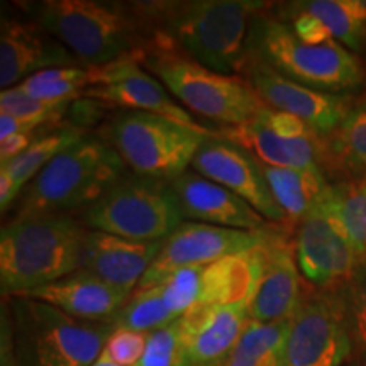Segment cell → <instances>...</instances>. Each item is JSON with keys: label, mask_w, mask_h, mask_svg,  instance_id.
Listing matches in <instances>:
<instances>
[{"label": "cell", "mask_w": 366, "mask_h": 366, "mask_svg": "<svg viewBox=\"0 0 366 366\" xmlns=\"http://www.w3.org/2000/svg\"><path fill=\"white\" fill-rule=\"evenodd\" d=\"M73 102H46L27 95L19 86L2 90L0 94V114L38 121L41 124L56 126L70 111Z\"/></svg>", "instance_id": "32"}, {"label": "cell", "mask_w": 366, "mask_h": 366, "mask_svg": "<svg viewBox=\"0 0 366 366\" xmlns=\"http://www.w3.org/2000/svg\"><path fill=\"white\" fill-rule=\"evenodd\" d=\"M210 129H192L148 112L122 111L104 129V139L137 177L172 183L189 172Z\"/></svg>", "instance_id": "8"}, {"label": "cell", "mask_w": 366, "mask_h": 366, "mask_svg": "<svg viewBox=\"0 0 366 366\" xmlns=\"http://www.w3.org/2000/svg\"><path fill=\"white\" fill-rule=\"evenodd\" d=\"M351 6L358 12V16L366 22V0H351Z\"/></svg>", "instance_id": "42"}, {"label": "cell", "mask_w": 366, "mask_h": 366, "mask_svg": "<svg viewBox=\"0 0 366 366\" xmlns=\"http://www.w3.org/2000/svg\"><path fill=\"white\" fill-rule=\"evenodd\" d=\"M183 217L219 227L262 231L267 219L234 192L197 172H185L170 183Z\"/></svg>", "instance_id": "19"}, {"label": "cell", "mask_w": 366, "mask_h": 366, "mask_svg": "<svg viewBox=\"0 0 366 366\" xmlns=\"http://www.w3.org/2000/svg\"><path fill=\"white\" fill-rule=\"evenodd\" d=\"M85 136L84 129L79 126H66L61 129H53L48 134L38 137L33 146L22 153L19 158L12 159L6 164H0L2 168L11 173L14 180L19 183V187L24 190V187L29 183L49 162H53L58 154L70 148Z\"/></svg>", "instance_id": "29"}, {"label": "cell", "mask_w": 366, "mask_h": 366, "mask_svg": "<svg viewBox=\"0 0 366 366\" xmlns=\"http://www.w3.org/2000/svg\"><path fill=\"white\" fill-rule=\"evenodd\" d=\"M177 319V315L167 305L162 288L153 287L132 292L124 307L114 317L112 324L116 327L149 334L168 326Z\"/></svg>", "instance_id": "31"}, {"label": "cell", "mask_w": 366, "mask_h": 366, "mask_svg": "<svg viewBox=\"0 0 366 366\" xmlns=\"http://www.w3.org/2000/svg\"><path fill=\"white\" fill-rule=\"evenodd\" d=\"M137 366H187L180 317L168 326L149 332L144 355Z\"/></svg>", "instance_id": "33"}, {"label": "cell", "mask_w": 366, "mask_h": 366, "mask_svg": "<svg viewBox=\"0 0 366 366\" xmlns=\"http://www.w3.org/2000/svg\"><path fill=\"white\" fill-rule=\"evenodd\" d=\"M192 170L234 192L273 224L288 222L287 214L269 190L262 162L242 146L217 136V132L209 136L197 151Z\"/></svg>", "instance_id": "14"}, {"label": "cell", "mask_w": 366, "mask_h": 366, "mask_svg": "<svg viewBox=\"0 0 366 366\" xmlns=\"http://www.w3.org/2000/svg\"><path fill=\"white\" fill-rule=\"evenodd\" d=\"M294 241L300 273L320 290L345 287L363 259L324 202L299 222Z\"/></svg>", "instance_id": "12"}, {"label": "cell", "mask_w": 366, "mask_h": 366, "mask_svg": "<svg viewBox=\"0 0 366 366\" xmlns=\"http://www.w3.org/2000/svg\"><path fill=\"white\" fill-rule=\"evenodd\" d=\"M92 85V68H49L22 81L17 86L31 97L46 102H75Z\"/></svg>", "instance_id": "30"}, {"label": "cell", "mask_w": 366, "mask_h": 366, "mask_svg": "<svg viewBox=\"0 0 366 366\" xmlns=\"http://www.w3.org/2000/svg\"><path fill=\"white\" fill-rule=\"evenodd\" d=\"M340 294L345 302L355 350L366 356V256L346 285L340 288Z\"/></svg>", "instance_id": "34"}, {"label": "cell", "mask_w": 366, "mask_h": 366, "mask_svg": "<svg viewBox=\"0 0 366 366\" xmlns=\"http://www.w3.org/2000/svg\"><path fill=\"white\" fill-rule=\"evenodd\" d=\"M89 229L71 214L12 219L0 232V287L7 297L61 280L81 268Z\"/></svg>", "instance_id": "4"}, {"label": "cell", "mask_w": 366, "mask_h": 366, "mask_svg": "<svg viewBox=\"0 0 366 366\" xmlns=\"http://www.w3.org/2000/svg\"><path fill=\"white\" fill-rule=\"evenodd\" d=\"M353 350L340 290L305 295L288 322L283 366H342Z\"/></svg>", "instance_id": "10"}, {"label": "cell", "mask_w": 366, "mask_h": 366, "mask_svg": "<svg viewBox=\"0 0 366 366\" xmlns=\"http://www.w3.org/2000/svg\"><path fill=\"white\" fill-rule=\"evenodd\" d=\"M154 29L153 43L172 48L209 70L234 75L248 59L251 21L267 4L254 0L134 2Z\"/></svg>", "instance_id": "1"}, {"label": "cell", "mask_w": 366, "mask_h": 366, "mask_svg": "<svg viewBox=\"0 0 366 366\" xmlns=\"http://www.w3.org/2000/svg\"><path fill=\"white\" fill-rule=\"evenodd\" d=\"M81 66L79 58L38 22L2 17L0 27V86L12 89L49 68Z\"/></svg>", "instance_id": "17"}, {"label": "cell", "mask_w": 366, "mask_h": 366, "mask_svg": "<svg viewBox=\"0 0 366 366\" xmlns=\"http://www.w3.org/2000/svg\"><path fill=\"white\" fill-rule=\"evenodd\" d=\"M288 322H251L231 353L216 366H283Z\"/></svg>", "instance_id": "26"}, {"label": "cell", "mask_w": 366, "mask_h": 366, "mask_svg": "<svg viewBox=\"0 0 366 366\" xmlns=\"http://www.w3.org/2000/svg\"><path fill=\"white\" fill-rule=\"evenodd\" d=\"M282 11L310 14L326 24L337 43L356 53L366 49V22L351 6V0H305L287 4Z\"/></svg>", "instance_id": "27"}, {"label": "cell", "mask_w": 366, "mask_h": 366, "mask_svg": "<svg viewBox=\"0 0 366 366\" xmlns=\"http://www.w3.org/2000/svg\"><path fill=\"white\" fill-rule=\"evenodd\" d=\"M162 246L163 241H132L89 229L81 249V269L131 295Z\"/></svg>", "instance_id": "20"}, {"label": "cell", "mask_w": 366, "mask_h": 366, "mask_svg": "<svg viewBox=\"0 0 366 366\" xmlns=\"http://www.w3.org/2000/svg\"><path fill=\"white\" fill-rule=\"evenodd\" d=\"M326 143L327 168L366 180V102L353 105Z\"/></svg>", "instance_id": "25"}, {"label": "cell", "mask_w": 366, "mask_h": 366, "mask_svg": "<svg viewBox=\"0 0 366 366\" xmlns=\"http://www.w3.org/2000/svg\"><path fill=\"white\" fill-rule=\"evenodd\" d=\"M187 366H216L251 322L249 305L197 304L180 317Z\"/></svg>", "instance_id": "18"}, {"label": "cell", "mask_w": 366, "mask_h": 366, "mask_svg": "<svg viewBox=\"0 0 366 366\" xmlns=\"http://www.w3.org/2000/svg\"><path fill=\"white\" fill-rule=\"evenodd\" d=\"M263 164L269 190L287 214L288 222L299 224L326 197L331 183L320 168H282Z\"/></svg>", "instance_id": "24"}, {"label": "cell", "mask_w": 366, "mask_h": 366, "mask_svg": "<svg viewBox=\"0 0 366 366\" xmlns=\"http://www.w3.org/2000/svg\"><path fill=\"white\" fill-rule=\"evenodd\" d=\"M217 136L248 149L259 162L282 168H320L327 172L326 137H285L259 117L239 126H224Z\"/></svg>", "instance_id": "21"}, {"label": "cell", "mask_w": 366, "mask_h": 366, "mask_svg": "<svg viewBox=\"0 0 366 366\" xmlns=\"http://www.w3.org/2000/svg\"><path fill=\"white\" fill-rule=\"evenodd\" d=\"M262 277L259 246L227 256L205 267L202 297L199 304L249 305Z\"/></svg>", "instance_id": "23"}, {"label": "cell", "mask_w": 366, "mask_h": 366, "mask_svg": "<svg viewBox=\"0 0 366 366\" xmlns=\"http://www.w3.org/2000/svg\"><path fill=\"white\" fill-rule=\"evenodd\" d=\"M148 336V332L116 327V331L111 334L107 345L104 347L102 356L116 365L137 366L144 355Z\"/></svg>", "instance_id": "36"}, {"label": "cell", "mask_w": 366, "mask_h": 366, "mask_svg": "<svg viewBox=\"0 0 366 366\" xmlns=\"http://www.w3.org/2000/svg\"><path fill=\"white\" fill-rule=\"evenodd\" d=\"M36 132H21V134H12L0 139V164H6L12 159L19 158L22 153H26L33 146L34 141L38 139Z\"/></svg>", "instance_id": "39"}, {"label": "cell", "mask_w": 366, "mask_h": 366, "mask_svg": "<svg viewBox=\"0 0 366 366\" xmlns=\"http://www.w3.org/2000/svg\"><path fill=\"white\" fill-rule=\"evenodd\" d=\"M267 229L242 231L202 222H183L163 241L157 259L137 283L136 290L162 285L180 268L205 267L227 256L258 248L264 241Z\"/></svg>", "instance_id": "11"}, {"label": "cell", "mask_w": 366, "mask_h": 366, "mask_svg": "<svg viewBox=\"0 0 366 366\" xmlns=\"http://www.w3.org/2000/svg\"><path fill=\"white\" fill-rule=\"evenodd\" d=\"M112 322L71 317L46 302L9 297L2 314V366H92Z\"/></svg>", "instance_id": "2"}, {"label": "cell", "mask_w": 366, "mask_h": 366, "mask_svg": "<svg viewBox=\"0 0 366 366\" xmlns=\"http://www.w3.org/2000/svg\"><path fill=\"white\" fill-rule=\"evenodd\" d=\"M92 366H121V365H116V363H112V361H109L107 358H104L102 355H100V358L95 361L94 365Z\"/></svg>", "instance_id": "43"}, {"label": "cell", "mask_w": 366, "mask_h": 366, "mask_svg": "<svg viewBox=\"0 0 366 366\" xmlns=\"http://www.w3.org/2000/svg\"><path fill=\"white\" fill-rule=\"evenodd\" d=\"M258 117L267 124L269 129H273L277 134L285 137H312L319 136L317 132L305 124L299 117L292 116V114L274 111V109L264 107Z\"/></svg>", "instance_id": "38"}, {"label": "cell", "mask_w": 366, "mask_h": 366, "mask_svg": "<svg viewBox=\"0 0 366 366\" xmlns=\"http://www.w3.org/2000/svg\"><path fill=\"white\" fill-rule=\"evenodd\" d=\"M248 58L310 89L345 95L358 90L365 70L358 56L336 39L312 46L297 38L288 22L258 12L251 21Z\"/></svg>", "instance_id": "6"}, {"label": "cell", "mask_w": 366, "mask_h": 366, "mask_svg": "<svg viewBox=\"0 0 366 366\" xmlns=\"http://www.w3.org/2000/svg\"><path fill=\"white\" fill-rule=\"evenodd\" d=\"M21 192L22 189L19 183L14 180L6 168L0 167V209H2V214H6L16 200H19Z\"/></svg>", "instance_id": "41"}, {"label": "cell", "mask_w": 366, "mask_h": 366, "mask_svg": "<svg viewBox=\"0 0 366 366\" xmlns=\"http://www.w3.org/2000/svg\"><path fill=\"white\" fill-rule=\"evenodd\" d=\"M126 168L107 141L85 134L27 183L14 219L84 212L127 175Z\"/></svg>", "instance_id": "5"}, {"label": "cell", "mask_w": 366, "mask_h": 366, "mask_svg": "<svg viewBox=\"0 0 366 366\" xmlns=\"http://www.w3.org/2000/svg\"><path fill=\"white\" fill-rule=\"evenodd\" d=\"M326 205L332 217L340 222L342 231L353 242L361 258L366 256V180H347L331 183Z\"/></svg>", "instance_id": "28"}, {"label": "cell", "mask_w": 366, "mask_h": 366, "mask_svg": "<svg viewBox=\"0 0 366 366\" xmlns=\"http://www.w3.org/2000/svg\"><path fill=\"white\" fill-rule=\"evenodd\" d=\"M183 214L170 183L126 175L81 212L90 231L132 241H164L182 226Z\"/></svg>", "instance_id": "9"}, {"label": "cell", "mask_w": 366, "mask_h": 366, "mask_svg": "<svg viewBox=\"0 0 366 366\" xmlns=\"http://www.w3.org/2000/svg\"><path fill=\"white\" fill-rule=\"evenodd\" d=\"M19 297L46 302L71 317L81 320L112 322L131 295L80 268L79 272L68 274L61 280Z\"/></svg>", "instance_id": "22"}, {"label": "cell", "mask_w": 366, "mask_h": 366, "mask_svg": "<svg viewBox=\"0 0 366 366\" xmlns=\"http://www.w3.org/2000/svg\"><path fill=\"white\" fill-rule=\"evenodd\" d=\"M84 97L111 104L124 111L148 112L175 121L192 129H207L180 107L162 81L139 66L136 58H126L102 68H92V85Z\"/></svg>", "instance_id": "15"}, {"label": "cell", "mask_w": 366, "mask_h": 366, "mask_svg": "<svg viewBox=\"0 0 366 366\" xmlns=\"http://www.w3.org/2000/svg\"><path fill=\"white\" fill-rule=\"evenodd\" d=\"M280 21H290L292 31H294L297 38L302 43L319 46L327 43V41L334 39L331 31L327 29L324 22H320L317 17L310 16V14L304 12H283L282 17H278Z\"/></svg>", "instance_id": "37"}, {"label": "cell", "mask_w": 366, "mask_h": 366, "mask_svg": "<svg viewBox=\"0 0 366 366\" xmlns=\"http://www.w3.org/2000/svg\"><path fill=\"white\" fill-rule=\"evenodd\" d=\"M139 63L192 112L222 126L246 124L267 107L242 76L209 70L172 48L153 43Z\"/></svg>", "instance_id": "7"}, {"label": "cell", "mask_w": 366, "mask_h": 366, "mask_svg": "<svg viewBox=\"0 0 366 366\" xmlns=\"http://www.w3.org/2000/svg\"><path fill=\"white\" fill-rule=\"evenodd\" d=\"M38 121H29V119H21L9 116V114H0V139L12 134H21V132H36L43 127Z\"/></svg>", "instance_id": "40"}, {"label": "cell", "mask_w": 366, "mask_h": 366, "mask_svg": "<svg viewBox=\"0 0 366 366\" xmlns=\"http://www.w3.org/2000/svg\"><path fill=\"white\" fill-rule=\"evenodd\" d=\"M33 21L79 58L85 68H102L126 58L141 61L151 48L148 27L134 4L100 0H43L24 7Z\"/></svg>", "instance_id": "3"}, {"label": "cell", "mask_w": 366, "mask_h": 366, "mask_svg": "<svg viewBox=\"0 0 366 366\" xmlns=\"http://www.w3.org/2000/svg\"><path fill=\"white\" fill-rule=\"evenodd\" d=\"M205 267L180 268L173 272L162 285H158L162 288L167 305L177 317H182L187 310L200 302Z\"/></svg>", "instance_id": "35"}, {"label": "cell", "mask_w": 366, "mask_h": 366, "mask_svg": "<svg viewBox=\"0 0 366 366\" xmlns=\"http://www.w3.org/2000/svg\"><path fill=\"white\" fill-rule=\"evenodd\" d=\"M241 75L267 107L302 119L320 137L331 136L355 105L347 95L297 84L251 58L246 59Z\"/></svg>", "instance_id": "13"}, {"label": "cell", "mask_w": 366, "mask_h": 366, "mask_svg": "<svg viewBox=\"0 0 366 366\" xmlns=\"http://www.w3.org/2000/svg\"><path fill=\"white\" fill-rule=\"evenodd\" d=\"M259 251L262 277L249 304V319L262 324L287 322L305 299L295 258V241L283 229H267Z\"/></svg>", "instance_id": "16"}]
</instances>
